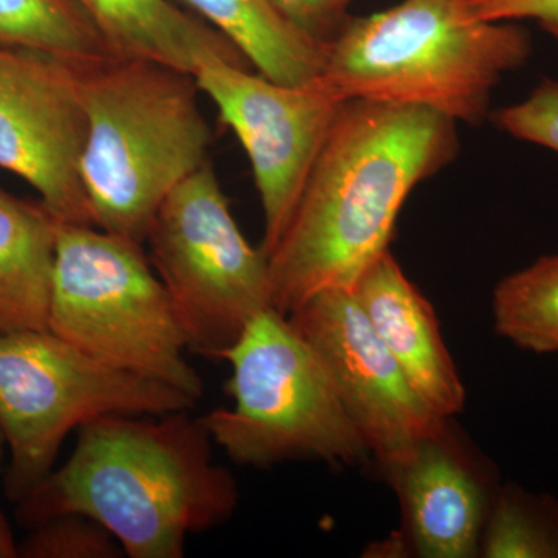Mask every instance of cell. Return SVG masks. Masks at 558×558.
I'll use <instances>...</instances> for the list:
<instances>
[{"instance_id": "cell-1", "label": "cell", "mask_w": 558, "mask_h": 558, "mask_svg": "<svg viewBox=\"0 0 558 558\" xmlns=\"http://www.w3.org/2000/svg\"><path fill=\"white\" fill-rule=\"evenodd\" d=\"M458 123L421 106L347 100L269 259L282 315L326 290H352L389 250L400 209L459 154Z\"/></svg>"}, {"instance_id": "cell-2", "label": "cell", "mask_w": 558, "mask_h": 558, "mask_svg": "<svg viewBox=\"0 0 558 558\" xmlns=\"http://www.w3.org/2000/svg\"><path fill=\"white\" fill-rule=\"evenodd\" d=\"M213 440L190 410L109 414L80 427L68 461L17 502L32 529L61 515L97 521L131 558H183L190 535L222 526L240 487L215 462Z\"/></svg>"}, {"instance_id": "cell-3", "label": "cell", "mask_w": 558, "mask_h": 558, "mask_svg": "<svg viewBox=\"0 0 558 558\" xmlns=\"http://www.w3.org/2000/svg\"><path fill=\"white\" fill-rule=\"evenodd\" d=\"M531 53L524 28L478 20L469 0H400L351 14L330 40L322 81L344 100L421 106L480 124L498 84Z\"/></svg>"}, {"instance_id": "cell-4", "label": "cell", "mask_w": 558, "mask_h": 558, "mask_svg": "<svg viewBox=\"0 0 558 558\" xmlns=\"http://www.w3.org/2000/svg\"><path fill=\"white\" fill-rule=\"evenodd\" d=\"M75 65L89 124L81 178L95 227L143 245L171 191L209 161L199 86L191 73L140 58Z\"/></svg>"}, {"instance_id": "cell-5", "label": "cell", "mask_w": 558, "mask_h": 558, "mask_svg": "<svg viewBox=\"0 0 558 558\" xmlns=\"http://www.w3.org/2000/svg\"><path fill=\"white\" fill-rule=\"evenodd\" d=\"M49 330L112 368L204 395L174 303L137 242L58 223Z\"/></svg>"}, {"instance_id": "cell-6", "label": "cell", "mask_w": 558, "mask_h": 558, "mask_svg": "<svg viewBox=\"0 0 558 558\" xmlns=\"http://www.w3.org/2000/svg\"><path fill=\"white\" fill-rule=\"evenodd\" d=\"M220 359L231 365L234 405L201 418L231 461L263 469L296 459L352 465L368 458L325 363L281 312H259Z\"/></svg>"}, {"instance_id": "cell-7", "label": "cell", "mask_w": 558, "mask_h": 558, "mask_svg": "<svg viewBox=\"0 0 558 558\" xmlns=\"http://www.w3.org/2000/svg\"><path fill=\"white\" fill-rule=\"evenodd\" d=\"M196 403L180 389L92 359L49 329L0 336L7 498L17 505L49 475L72 429L109 414H163Z\"/></svg>"}, {"instance_id": "cell-8", "label": "cell", "mask_w": 558, "mask_h": 558, "mask_svg": "<svg viewBox=\"0 0 558 558\" xmlns=\"http://www.w3.org/2000/svg\"><path fill=\"white\" fill-rule=\"evenodd\" d=\"M145 242L191 351L220 359L274 307L269 259L241 233L209 161L171 191Z\"/></svg>"}, {"instance_id": "cell-9", "label": "cell", "mask_w": 558, "mask_h": 558, "mask_svg": "<svg viewBox=\"0 0 558 558\" xmlns=\"http://www.w3.org/2000/svg\"><path fill=\"white\" fill-rule=\"evenodd\" d=\"M194 78L247 153L264 213L260 250L269 256L347 100L322 78L286 86L222 60L204 62Z\"/></svg>"}, {"instance_id": "cell-10", "label": "cell", "mask_w": 558, "mask_h": 558, "mask_svg": "<svg viewBox=\"0 0 558 558\" xmlns=\"http://www.w3.org/2000/svg\"><path fill=\"white\" fill-rule=\"evenodd\" d=\"M87 131L75 64L0 46V168L31 183L60 222L95 227L81 178Z\"/></svg>"}, {"instance_id": "cell-11", "label": "cell", "mask_w": 558, "mask_h": 558, "mask_svg": "<svg viewBox=\"0 0 558 558\" xmlns=\"http://www.w3.org/2000/svg\"><path fill=\"white\" fill-rule=\"evenodd\" d=\"M288 318L325 363L352 424L384 472L449 427V418L436 416L418 398L351 290L318 293Z\"/></svg>"}, {"instance_id": "cell-12", "label": "cell", "mask_w": 558, "mask_h": 558, "mask_svg": "<svg viewBox=\"0 0 558 558\" xmlns=\"http://www.w3.org/2000/svg\"><path fill=\"white\" fill-rule=\"evenodd\" d=\"M385 473L402 502L407 532L417 556H478L497 488H488L472 459L459 450L449 427Z\"/></svg>"}, {"instance_id": "cell-13", "label": "cell", "mask_w": 558, "mask_h": 558, "mask_svg": "<svg viewBox=\"0 0 558 558\" xmlns=\"http://www.w3.org/2000/svg\"><path fill=\"white\" fill-rule=\"evenodd\" d=\"M351 292L428 409L440 418L461 413L465 388L440 336L436 312L389 250L363 271Z\"/></svg>"}, {"instance_id": "cell-14", "label": "cell", "mask_w": 558, "mask_h": 558, "mask_svg": "<svg viewBox=\"0 0 558 558\" xmlns=\"http://www.w3.org/2000/svg\"><path fill=\"white\" fill-rule=\"evenodd\" d=\"M105 36L113 57L140 58L194 73L222 60L253 69L222 33L172 0H76Z\"/></svg>"}, {"instance_id": "cell-15", "label": "cell", "mask_w": 558, "mask_h": 558, "mask_svg": "<svg viewBox=\"0 0 558 558\" xmlns=\"http://www.w3.org/2000/svg\"><path fill=\"white\" fill-rule=\"evenodd\" d=\"M58 223L43 202L0 189V336L49 329Z\"/></svg>"}, {"instance_id": "cell-16", "label": "cell", "mask_w": 558, "mask_h": 558, "mask_svg": "<svg viewBox=\"0 0 558 558\" xmlns=\"http://www.w3.org/2000/svg\"><path fill=\"white\" fill-rule=\"evenodd\" d=\"M172 2L222 33L259 75L286 86H310L322 78L329 44L296 27L274 0Z\"/></svg>"}, {"instance_id": "cell-17", "label": "cell", "mask_w": 558, "mask_h": 558, "mask_svg": "<svg viewBox=\"0 0 558 558\" xmlns=\"http://www.w3.org/2000/svg\"><path fill=\"white\" fill-rule=\"evenodd\" d=\"M0 46L39 51L72 64L113 57L76 0H0Z\"/></svg>"}, {"instance_id": "cell-18", "label": "cell", "mask_w": 558, "mask_h": 558, "mask_svg": "<svg viewBox=\"0 0 558 558\" xmlns=\"http://www.w3.org/2000/svg\"><path fill=\"white\" fill-rule=\"evenodd\" d=\"M495 330L535 354H558V253L498 282Z\"/></svg>"}, {"instance_id": "cell-19", "label": "cell", "mask_w": 558, "mask_h": 558, "mask_svg": "<svg viewBox=\"0 0 558 558\" xmlns=\"http://www.w3.org/2000/svg\"><path fill=\"white\" fill-rule=\"evenodd\" d=\"M480 554L487 558H558V501L513 484L492 497Z\"/></svg>"}, {"instance_id": "cell-20", "label": "cell", "mask_w": 558, "mask_h": 558, "mask_svg": "<svg viewBox=\"0 0 558 558\" xmlns=\"http://www.w3.org/2000/svg\"><path fill=\"white\" fill-rule=\"evenodd\" d=\"M124 550L97 521L81 515H61L31 529L17 546L24 558H120Z\"/></svg>"}, {"instance_id": "cell-21", "label": "cell", "mask_w": 558, "mask_h": 558, "mask_svg": "<svg viewBox=\"0 0 558 558\" xmlns=\"http://www.w3.org/2000/svg\"><path fill=\"white\" fill-rule=\"evenodd\" d=\"M494 120L510 137L558 153V81L543 80L526 100L498 110Z\"/></svg>"}, {"instance_id": "cell-22", "label": "cell", "mask_w": 558, "mask_h": 558, "mask_svg": "<svg viewBox=\"0 0 558 558\" xmlns=\"http://www.w3.org/2000/svg\"><path fill=\"white\" fill-rule=\"evenodd\" d=\"M296 27L312 38L330 44L351 17V7L357 0H274Z\"/></svg>"}, {"instance_id": "cell-23", "label": "cell", "mask_w": 558, "mask_h": 558, "mask_svg": "<svg viewBox=\"0 0 558 558\" xmlns=\"http://www.w3.org/2000/svg\"><path fill=\"white\" fill-rule=\"evenodd\" d=\"M17 557V545L14 543L9 524L0 513V558Z\"/></svg>"}, {"instance_id": "cell-24", "label": "cell", "mask_w": 558, "mask_h": 558, "mask_svg": "<svg viewBox=\"0 0 558 558\" xmlns=\"http://www.w3.org/2000/svg\"><path fill=\"white\" fill-rule=\"evenodd\" d=\"M3 451H5V442H3L2 435H0V465H2Z\"/></svg>"}]
</instances>
